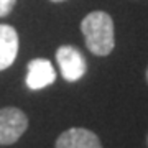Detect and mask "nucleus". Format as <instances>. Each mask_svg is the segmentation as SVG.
<instances>
[{
    "label": "nucleus",
    "mask_w": 148,
    "mask_h": 148,
    "mask_svg": "<svg viewBox=\"0 0 148 148\" xmlns=\"http://www.w3.org/2000/svg\"><path fill=\"white\" fill-rule=\"evenodd\" d=\"M54 81H56V71L48 59L35 58L28 63L27 86L32 90H40L43 87H48Z\"/></svg>",
    "instance_id": "4"
},
{
    "label": "nucleus",
    "mask_w": 148,
    "mask_h": 148,
    "mask_svg": "<svg viewBox=\"0 0 148 148\" xmlns=\"http://www.w3.org/2000/svg\"><path fill=\"white\" fill-rule=\"evenodd\" d=\"M147 143H148V135H147Z\"/></svg>",
    "instance_id": "10"
},
{
    "label": "nucleus",
    "mask_w": 148,
    "mask_h": 148,
    "mask_svg": "<svg viewBox=\"0 0 148 148\" xmlns=\"http://www.w3.org/2000/svg\"><path fill=\"white\" fill-rule=\"evenodd\" d=\"M56 148H102L101 140L87 128H69L56 140Z\"/></svg>",
    "instance_id": "5"
},
{
    "label": "nucleus",
    "mask_w": 148,
    "mask_h": 148,
    "mask_svg": "<svg viewBox=\"0 0 148 148\" xmlns=\"http://www.w3.org/2000/svg\"><path fill=\"white\" fill-rule=\"evenodd\" d=\"M81 30L86 38V46L95 56H107L115 46L114 21L106 12H90L81 21Z\"/></svg>",
    "instance_id": "1"
},
{
    "label": "nucleus",
    "mask_w": 148,
    "mask_h": 148,
    "mask_svg": "<svg viewBox=\"0 0 148 148\" xmlns=\"http://www.w3.org/2000/svg\"><path fill=\"white\" fill-rule=\"evenodd\" d=\"M18 53V35L10 25H0V71L10 68Z\"/></svg>",
    "instance_id": "6"
},
{
    "label": "nucleus",
    "mask_w": 148,
    "mask_h": 148,
    "mask_svg": "<svg viewBox=\"0 0 148 148\" xmlns=\"http://www.w3.org/2000/svg\"><path fill=\"white\" fill-rule=\"evenodd\" d=\"M16 0H0V16H7L13 10Z\"/></svg>",
    "instance_id": "7"
},
{
    "label": "nucleus",
    "mask_w": 148,
    "mask_h": 148,
    "mask_svg": "<svg viewBox=\"0 0 148 148\" xmlns=\"http://www.w3.org/2000/svg\"><path fill=\"white\" fill-rule=\"evenodd\" d=\"M147 81H148V68H147Z\"/></svg>",
    "instance_id": "9"
},
{
    "label": "nucleus",
    "mask_w": 148,
    "mask_h": 148,
    "mask_svg": "<svg viewBox=\"0 0 148 148\" xmlns=\"http://www.w3.org/2000/svg\"><path fill=\"white\" fill-rule=\"evenodd\" d=\"M56 61H58L61 76L69 82L79 81L86 74V59L77 48L69 45L59 46L56 51Z\"/></svg>",
    "instance_id": "3"
},
{
    "label": "nucleus",
    "mask_w": 148,
    "mask_h": 148,
    "mask_svg": "<svg viewBox=\"0 0 148 148\" xmlns=\"http://www.w3.org/2000/svg\"><path fill=\"white\" fill-rule=\"evenodd\" d=\"M28 128L27 114L16 107L0 109V145H13Z\"/></svg>",
    "instance_id": "2"
},
{
    "label": "nucleus",
    "mask_w": 148,
    "mask_h": 148,
    "mask_svg": "<svg viewBox=\"0 0 148 148\" xmlns=\"http://www.w3.org/2000/svg\"><path fill=\"white\" fill-rule=\"evenodd\" d=\"M51 2H56V3H59V2H66V0H51Z\"/></svg>",
    "instance_id": "8"
}]
</instances>
